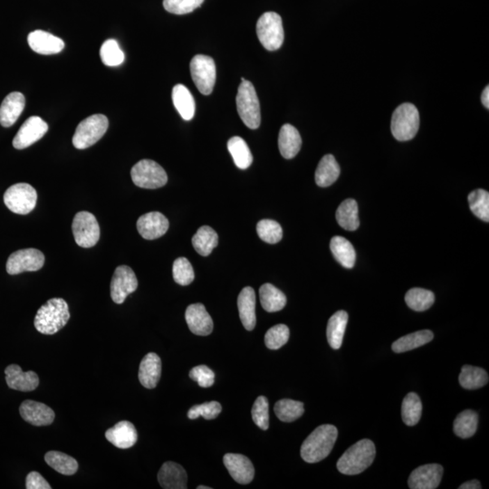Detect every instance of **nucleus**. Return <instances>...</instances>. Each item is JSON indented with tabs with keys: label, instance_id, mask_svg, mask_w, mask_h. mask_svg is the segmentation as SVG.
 I'll return each instance as SVG.
<instances>
[{
	"label": "nucleus",
	"instance_id": "obj_51",
	"mask_svg": "<svg viewBox=\"0 0 489 489\" xmlns=\"http://www.w3.org/2000/svg\"><path fill=\"white\" fill-rule=\"evenodd\" d=\"M190 377L202 388H209L215 382V374L206 365H200L192 369Z\"/></svg>",
	"mask_w": 489,
	"mask_h": 489
},
{
	"label": "nucleus",
	"instance_id": "obj_20",
	"mask_svg": "<svg viewBox=\"0 0 489 489\" xmlns=\"http://www.w3.org/2000/svg\"><path fill=\"white\" fill-rule=\"evenodd\" d=\"M185 319L191 332L207 336L213 331V321L202 304L189 305L185 312Z\"/></svg>",
	"mask_w": 489,
	"mask_h": 489
},
{
	"label": "nucleus",
	"instance_id": "obj_55",
	"mask_svg": "<svg viewBox=\"0 0 489 489\" xmlns=\"http://www.w3.org/2000/svg\"><path fill=\"white\" fill-rule=\"evenodd\" d=\"M198 489H211V488L209 487H204V486H199V487L197 488Z\"/></svg>",
	"mask_w": 489,
	"mask_h": 489
},
{
	"label": "nucleus",
	"instance_id": "obj_38",
	"mask_svg": "<svg viewBox=\"0 0 489 489\" xmlns=\"http://www.w3.org/2000/svg\"><path fill=\"white\" fill-rule=\"evenodd\" d=\"M48 466L58 471L62 475L72 476L77 473L78 463L74 458L65 453L59 451H49L45 456Z\"/></svg>",
	"mask_w": 489,
	"mask_h": 489
},
{
	"label": "nucleus",
	"instance_id": "obj_32",
	"mask_svg": "<svg viewBox=\"0 0 489 489\" xmlns=\"http://www.w3.org/2000/svg\"><path fill=\"white\" fill-rule=\"evenodd\" d=\"M434 338L433 332L430 330H422L403 336L392 344V348L394 353H401L409 352L425 344L430 343Z\"/></svg>",
	"mask_w": 489,
	"mask_h": 489
},
{
	"label": "nucleus",
	"instance_id": "obj_46",
	"mask_svg": "<svg viewBox=\"0 0 489 489\" xmlns=\"http://www.w3.org/2000/svg\"><path fill=\"white\" fill-rule=\"evenodd\" d=\"M174 281L181 286H189L195 278L194 270L190 261L185 257H179L173 263Z\"/></svg>",
	"mask_w": 489,
	"mask_h": 489
},
{
	"label": "nucleus",
	"instance_id": "obj_49",
	"mask_svg": "<svg viewBox=\"0 0 489 489\" xmlns=\"http://www.w3.org/2000/svg\"><path fill=\"white\" fill-rule=\"evenodd\" d=\"M221 410L222 407L220 403H218V401H209V403L195 405V406L191 407L188 412V417L189 419H196L200 416H202L204 419L209 421V419L217 418L220 415Z\"/></svg>",
	"mask_w": 489,
	"mask_h": 489
},
{
	"label": "nucleus",
	"instance_id": "obj_44",
	"mask_svg": "<svg viewBox=\"0 0 489 489\" xmlns=\"http://www.w3.org/2000/svg\"><path fill=\"white\" fill-rule=\"evenodd\" d=\"M100 56L102 61L107 67H118L125 61V53L119 47L115 39H108L101 47Z\"/></svg>",
	"mask_w": 489,
	"mask_h": 489
},
{
	"label": "nucleus",
	"instance_id": "obj_31",
	"mask_svg": "<svg viewBox=\"0 0 489 489\" xmlns=\"http://www.w3.org/2000/svg\"><path fill=\"white\" fill-rule=\"evenodd\" d=\"M173 101L174 106L183 119L191 121L195 115V100L187 87L177 85L173 89Z\"/></svg>",
	"mask_w": 489,
	"mask_h": 489
},
{
	"label": "nucleus",
	"instance_id": "obj_6",
	"mask_svg": "<svg viewBox=\"0 0 489 489\" xmlns=\"http://www.w3.org/2000/svg\"><path fill=\"white\" fill-rule=\"evenodd\" d=\"M109 121L106 115H94L87 117L78 125L73 137V144L78 150H85L94 145L106 134Z\"/></svg>",
	"mask_w": 489,
	"mask_h": 489
},
{
	"label": "nucleus",
	"instance_id": "obj_23",
	"mask_svg": "<svg viewBox=\"0 0 489 489\" xmlns=\"http://www.w3.org/2000/svg\"><path fill=\"white\" fill-rule=\"evenodd\" d=\"M26 106V99L19 92L8 95L0 106V125L3 127H10L19 118Z\"/></svg>",
	"mask_w": 489,
	"mask_h": 489
},
{
	"label": "nucleus",
	"instance_id": "obj_36",
	"mask_svg": "<svg viewBox=\"0 0 489 489\" xmlns=\"http://www.w3.org/2000/svg\"><path fill=\"white\" fill-rule=\"evenodd\" d=\"M227 149L232 156L234 163L239 169H248L253 163V156H252L250 147L241 137L231 138L227 142Z\"/></svg>",
	"mask_w": 489,
	"mask_h": 489
},
{
	"label": "nucleus",
	"instance_id": "obj_45",
	"mask_svg": "<svg viewBox=\"0 0 489 489\" xmlns=\"http://www.w3.org/2000/svg\"><path fill=\"white\" fill-rule=\"evenodd\" d=\"M257 235L268 244H277L283 238V230L277 221L262 220L257 223Z\"/></svg>",
	"mask_w": 489,
	"mask_h": 489
},
{
	"label": "nucleus",
	"instance_id": "obj_13",
	"mask_svg": "<svg viewBox=\"0 0 489 489\" xmlns=\"http://www.w3.org/2000/svg\"><path fill=\"white\" fill-rule=\"evenodd\" d=\"M137 287L138 280L134 270L127 266H120L111 282V298L115 304L121 305Z\"/></svg>",
	"mask_w": 489,
	"mask_h": 489
},
{
	"label": "nucleus",
	"instance_id": "obj_10",
	"mask_svg": "<svg viewBox=\"0 0 489 489\" xmlns=\"http://www.w3.org/2000/svg\"><path fill=\"white\" fill-rule=\"evenodd\" d=\"M72 230L77 244L81 248L95 247L100 239V227L92 213L78 212L74 216Z\"/></svg>",
	"mask_w": 489,
	"mask_h": 489
},
{
	"label": "nucleus",
	"instance_id": "obj_37",
	"mask_svg": "<svg viewBox=\"0 0 489 489\" xmlns=\"http://www.w3.org/2000/svg\"><path fill=\"white\" fill-rule=\"evenodd\" d=\"M488 374L484 369L471 365L463 366L458 377L460 385L466 390L482 388L488 383Z\"/></svg>",
	"mask_w": 489,
	"mask_h": 489
},
{
	"label": "nucleus",
	"instance_id": "obj_5",
	"mask_svg": "<svg viewBox=\"0 0 489 489\" xmlns=\"http://www.w3.org/2000/svg\"><path fill=\"white\" fill-rule=\"evenodd\" d=\"M419 128V113L412 104H401L392 117L391 131L396 140L407 142L413 139Z\"/></svg>",
	"mask_w": 489,
	"mask_h": 489
},
{
	"label": "nucleus",
	"instance_id": "obj_27",
	"mask_svg": "<svg viewBox=\"0 0 489 489\" xmlns=\"http://www.w3.org/2000/svg\"><path fill=\"white\" fill-rule=\"evenodd\" d=\"M302 146V139L298 129L291 125L282 126L279 131V152L284 159L295 158Z\"/></svg>",
	"mask_w": 489,
	"mask_h": 489
},
{
	"label": "nucleus",
	"instance_id": "obj_7",
	"mask_svg": "<svg viewBox=\"0 0 489 489\" xmlns=\"http://www.w3.org/2000/svg\"><path fill=\"white\" fill-rule=\"evenodd\" d=\"M257 35L266 50L279 49L283 45L284 38L281 17L275 12L263 14L257 23Z\"/></svg>",
	"mask_w": 489,
	"mask_h": 489
},
{
	"label": "nucleus",
	"instance_id": "obj_48",
	"mask_svg": "<svg viewBox=\"0 0 489 489\" xmlns=\"http://www.w3.org/2000/svg\"><path fill=\"white\" fill-rule=\"evenodd\" d=\"M268 401L264 396H259L252 407L251 415L255 424L261 430L266 431L269 427Z\"/></svg>",
	"mask_w": 489,
	"mask_h": 489
},
{
	"label": "nucleus",
	"instance_id": "obj_3",
	"mask_svg": "<svg viewBox=\"0 0 489 489\" xmlns=\"http://www.w3.org/2000/svg\"><path fill=\"white\" fill-rule=\"evenodd\" d=\"M376 456L375 445L370 440H362L350 447L337 462V469L344 475H358L373 464Z\"/></svg>",
	"mask_w": 489,
	"mask_h": 489
},
{
	"label": "nucleus",
	"instance_id": "obj_53",
	"mask_svg": "<svg viewBox=\"0 0 489 489\" xmlns=\"http://www.w3.org/2000/svg\"><path fill=\"white\" fill-rule=\"evenodd\" d=\"M481 484H480V482L479 480L476 479H473L470 480V481H467L466 483H464V484H462L460 486V489H480L481 488Z\"/></svg>",
	"mask_w": 489,
	"mask_h": 489
},
{
	"label": "nucleus",
	"instance_id": "obj_34",
	"mask_svg": "<svg viewBox=\"0 0 489 489\" xmlns=\"http://www.w3.org/2000/svg\"><path fill=\"white\" fill-rule=\"evenodd\" d=\"M336 221L344 230L355 231L358 229V205L355 200L348 199L341 203L336 211Z\"/></svg>",
	"mask_w": 489,
	"mask_h": 489
},
{
	"label": "nucleus",
	"instance_id": "obj_39",
	"mask_svg": "<svg viewBox=\"0 0 489 489\" xmlns=\"http://www.w3.org/2000/svg\"><path fill=\"white\" fill-rule=\"evenodd\" d=\"M422 412V403L419 395L415 392L406 395L401 405V417L405 424L410 427L418 424Z\"/></svg>",
	"mask_w": 489,
	"mask_h": 489
},
{
	"label": "nucleus",
	"instance_id": "obj_47",
	"mask_svg": "<svg viewBox=\"0 0 489 489\" xmlns=\"http://www.w3.org/2000/svg\"><path fill=\"white\" fill-rule=\"evenodd\" d=\"M290 331L286 325L271 327L265 335L266 346L270 350H278L289 340Z\"/></svg>",
	"mask_w": 489,
	"mask_h": 489
},
{
	"label": "nucleus",
	"instance_id": "obj_19",
	"mask_svg": "<svg viewBox=\"0 0 489 489\" xmlns=\"http://www.w3.org/2000/svg\"><path fill=\"white\" fill-rule=\"evenodd\" d=\"M30 48L40 55H56L65 48L64 41L43 30H35L28 37Z\"/></svg>",
	"mask_w": 489,
	"mask_h": 489
},
{
	"label": "nucleus",
	"instance_id": "obj_14",
	"mask_svg": "<svg viewBox=\"0 0 489 489\" xmlns=\"http://www.w3.org/2000/svg\"><path fill=\"white\" fill-rule=\"evenodd\" d=\"M48 125L43 119L38 116L29 117L19 131H17L13 140L14 148L23 150L31 146L42 139L47 133Z\"/></svg>",
	"mask_w": 489,
	"mask_h": 489
},
{
	"label": "nucleus",
	"instance_id": "obj_11",
	"mask_svg": "<svg viewBox=\"0 0 489 489\" xmlns=\"http://www.w3.org/2000/svg\"><path fill=\"white\" fill-rule=\"evenodd\" d=\"M192 80L198 90L204 95H209L216 83V65L211 56L197 55L191 62Z\"/></svg>",
	"mask_w": 489,
	"mask_h": 489
},
{
	"label": "nucleus",
	"instance_id": "obj_54",
	"mask_svg": "<svg viewBox=\"0 0 489 489\" xmlns=\"http://www.w3.org/2000/svg\"><path fill=\"white\" fill-rule=\"evenodd\" d=\"M481 102L483 106H484L487 109H489V86H488L484 89L481 95Z\"/></svg>",
	"mask_w": 489,
	"mask_h": 489
},
{
	"label": "nucleus",
	"instance_id": "obj_26",
	"mask_svg": "<svg viewBox=\"0 0 489 489\" xmlns=\"http://www.w3.org/2000/svg\"><path fill=\"white\" fill-rule=\"evenodd\" d=\"M161 360L154 353L144 356L139 369V380L147 389H154L161 379Z\"/></svg>",
	"mask_w": 489,
	"mask_h": 489
},
{
	"label": "nucleus",
	"instance_id": "obj_21",
	"mask_svg": "<svg viewBox=\"0 0 489 489\" xmlns=\"http://www.w3.org/2000/svg\"><path fill=\"white\" fill-rule=\"evenodd\" d=\"M6 382L12 390L19 392H32L39 385L38 375L35 371L24 373L20 366L11 364L5 370Z\"/></svg>",
	"mask_w": 489,
	"mask_h": 489
},
{
	"label": "nucleus",
	"instance_id": "obj_18",
	"mask_svg": "<svg viewBox=\"0 0 489 489\" xmlns=\"http://www.w3.org/2000/svg\"><path fill=\"white\" fill-rule=\"evenodd\" d=\"M21 417L30 424L47 426L55 421L56 414L47 405L34 401H25L19 408Z\"/></svg>",
	"mask_w": 489,
	"mask_h": 489
},
{
	"label": "nucleus",
	"instance_id": "obj_4",
	"mask_svg": "<svg viewBox=\"0 0 489 489\" xmlns=\"http://www.w3.org/2000/svg\"><path fill=\"white\" fill-rule=\"evenodd\" d=\"M237 110L245 125L257 129L261 124L260 104L256 89L250 81H243L239 87L236 98Z\"/></svg>",
	"mask_w": 489,
	"mask_h": 489
},
{
	"label": "nucleus",
	"instance_id": "obj_9",
	"mask_svg": "<svg viewBox=\"0 0 489 489\" xmlns=\"http://www.w3.org/2000/svg\"><path fill=\"white\" fill-rule=\"evenodd\" d=\"M37 202V191L28 183H17L11 186L4 194L5 205L16 214H29L35 209Z\"/></svg>",
	"mask_w": 489,
	"mask_h": 489
},
{
	"label": "nucleus",
	"instance_id": "obj_42",
	"mask_svg": "<svg viewBox=\"0 0 489 489\" xmlns=\"http://www.w3.org/2000/svg\"><path fill=\"white\" fill-rule=\"evenodd\" d=\"M305 412L304 403L301 401L288 400L278 401L275 405V413L283 422H293Z\"/></svg>",
	"mask_w": 489,
	"mask_h": 489
},
{
	"label": "nucleus",
	"instance_id": "obj_35",
	"mask_svg": "<svg viewBox=\"0 0 489 489\" xmlns=\"http://www.w3.org/2000/svg\"><path fill=\"white\" fill-rule=\"evenodd\" d=\"M218 243V234L212 227L203 226L200 227L192 238V246L195 250L202 257L209 256Z\"/></svg>",
	"mask_w": 489,
	"mask_h": 489
},
{
	"label": "nucleus",
	"instance_id": "obj_25",
	"mask_svg": "<svg viewBox=\"0 0 489 489\" xmlns=\"http://www.w3.org/2000/svg\"><path fill=\"white\" fill-rule=\"evenodd\" d=\"M238 307L243 326L248 331H252L257 323L256 294L253 288H243L239 296Z\"/></svg>",
	"mask_w": 489,
	"mask_h": 489
},
{
	"label": "nucleus",
	"instance_id": "obj_29",
	"mask_svg": "<svg viewBox=\"0 0 489 489\" xmlns=\"http://www.w3.org/2000/svg\"><path fill=\"white\" fill-rule=\"evenodd\" d=\"M340 173V166L334 156L325 155L318 164L316 172V184L322 188L329 187L337 181Z\"/></svg>",
	"mask_w": 489,
	"mask_h": 489
},
{
	"label": "nucleus",
	"instance_id": "obj_1",
	"mask_svg": "<svg viewBox=\"0 0 489 489\" xmlns=\"http://www.w3.org/2000/svg\"><path fill=\"white\" fill-rule=\"evenodd\" d=\"M338 431L334 425H322L316 428L302 444L301 457L307 463L325 460L334 448Z\"/></svg>",
	"mask_w": 489,
	"mask_h": 489
},
{
	"label": "nucleus",
	"instance_id": "obj_22",
	"mask_svg": "<svg viewBox=\"0 0 489 489\" xmlns=\"http://www.w3.org/2000/svg\"><path fill=\"white\" fill-rule=\"evenodd\" d=\"M108 442L121 449H130L137 442L138 434L133 423L120 422L106 432Z\"/></svg>",
	"mask_w": 489,
	"mask_h": 489
},
{
	"label": "nucleus",
	"instance_id": "obj_17",
	"mask_svg": "<svg viewBox=\"0 0 489 489\" xmlns=\"http://www.w3.org/2000/svg\"><path fill=\"white\" fill-rule=\"evenodd\" d=\"M169 227L168 218L157 211L141 216L137 221V230L140 235L148 240L161 238L167 232Z\"/></svg>",
	"mask_w": 489,
	"mask_h": 489
},
{
	"label": "nucleus",
	"instance_id": "obj_8",
	"mask_svg": "<svg viewBox=\"0 0 489 489\" xmlns=\"http://www.w3.org/2000/svg\"><path fill=\"white\" fill-rule=\"evenodd\" d=\"M131 176L135 185L149 190L163 187L168 182L163 168L152 160H142L135 164Z\"/></svg>",
	"mask_w": 489,
	"mask_h": 489
},
{
	"label": "nucleus",
	"instance_id": "obj_28",
	"mask_svg": "<svg viewBox=\"0 0 489 489\" xmlns=\"http://www.w3.org/2000/svg\"><path fill=\"white\" fill-rule=\"evenodd\" d=\"M348 323V314L346 311H338L332 314L327 325L326 335L330 346L332 349H340L343 344L344 332Z\"/></svg>",
	"mask_w": 489,
	"mask_h": 489
},
{
	"label": "nucleus",
	"instance_id": "obj_30",
	"mask_svg": "<svg viewBox=\"0 0 489 489\" xmlns=\"http://www.w3.org/2000/svg\"><path fill=\"white\" fill-rule=\"evenodd\" d=\"M332 254L335 259L340 263L344 268H353L356 261V253L352 243L343 237L336 236L331 239L330 243Z\"/></svg>",
	"mask_w": 489,
	"mask_h": 489
},
{
	"label": "nucleus",
	"instance_id": "obj_16",
	"mask_svg": "<svg viewBox=\"0 0 489 489\" xmlns=\"http://www.w3.org/2000/svg\"><path fill=\"white\" fill-rule=\"evenodd\" d=\"M225 467L229 471L230 475L239 484L247 485L253 480L255 469L250 458L240 454L229 453L224 456Z\"/></svg>",
	"mask_w": 489,
	"mask_h": 489
},
{
	"label": "nucleus",
	"instance_id": "obj_43",
	"mask_svg": "<svg viewBox=\"0 0 489 489\" xmlns=\"http://www.w3.org/2000/svg\"><path fill=\"white\" fill-rule=\"evenodd\" d=\"M470 211L480 220L489 221V193L488 191L479 189L469 195Z\"/></svg>",
	"mask_w": 489,
	"mask_h": 489
},
{
	"label": "nucleus",
	"instance_id": "obj_2",
	"mask_svg": "<svg viewBox=\"0 0 489 489\" xmlns=\"http://www.w3.org/2000/svg\"><path fill=\"white\" fill-rule=\"evenodd\" d=\"M69 319L67 303L62 298H52L39 308L34 325L40 334L51 335L64 328Z\"/></svg>",
	"mask_w": 489,
	"mask_h": 489
},
{
	"label": "nucleus",
	"instance_id": "obj_52",
	"mask_svg": "<svg viewBox=\"0 0 489 489\" xmlns=\"http://www.w3.org/2000/svg\"><path fill=\"white\" fill-rule=\"evenodd\" d=\"M26 488L28 489H50L51 486L40 474L32 471L26 476Z\"/></svg>",
	"mask_w": 489,
	"mask_h": 489
},
{
	"label": "nucleus",
	"instance_id": "obj_41",
	"mask_svg": "<svg viewBox=\"0 0 489 489\" xmlns=\"http://www.w3.org/2000/svg\"><path fill=\"white\" fill-rule=\"evenodd\" d=\"M405 302L412 310L423 312L430 309L434 304L435 295L430 290L412 288L405 295Z\"/></svg>",
	"mask_w": 489,
	"mask_h": 489
},
{
	"label": "nucleus",
	"instance_id": "obj_33",
	"mask_svg": "<svg viewBox=\"0 0 489 489\" xmlns=\"http://www.w3.org/2000/svg\"><path fill=\"white\" fill-rule=\"evenodd\" d=\"M261 305L268 313L281 311L287 305V296L271 284H265L259 289Z\"/></svg>",
	"mask_w": 489,
	"mask_h": 489
},
{
	"label": "nucleus",
	"instance_id": "obj_50",
	"mask_svg": "<svg viewBox=\"0 0 489 489\" xmlns=\"http://www.w3.org/2000/svg\"><path fill=\"white\" fill-rule=\"evenodd\" d=\"M204 0H163V7L170 13L185 15L197 10Z\"/></svg>",
	"mask_w": 489,
	"mask_h": 489
},
{
	"label": "nucleus",
	"instance_id": "obj_24",
	"mask_svg": "<svg viewBox=\"0 0 489 489\" xmlns=\"http://www.w3.org/2000/svg\"><path fill=\"white\" fill-rule=\"evenodd\" d=\"M187 479L185 470L175 462H166L158 473V481L165 489H186Z\"/></svg>",
	"mask_w": 489,
	"mask_h": 489
},
{
	"label": "nucleus",
	"instance_id": "obj_15",
	"mask_svg": "<svg viewBox=\"0 0 489 489\" xmlns=\"http://www.w3.org/2000/svg\"><path fill=\"white\" fill-rule=\"evenodd\" d=\"M442 476L443 467L440 465H423L412 471L408 485L412 489H435L439 487Z\"/></svg>",
	"mask_w": 489,
	"mask_h": 489
},
{
	"label": "nucleus",
	"instance_id": "obj_12",
	"mask_svg": "<svg viewBox=\"0 0 489 489\" xmlns=\"http://www.w3.org/2000/svg\"><path fill=\"white\" fill-rule=\"evenodd\" d=\"M45 256L35 248H26L14 252L8 257L7 272L10 275H19L23 272L38 271L43 268Z\"/></svg>",
	"mask_w": 489,
	"mask_h": 489
},
{
	"label": "nucleus",
	"instance_id": "obj_40",
	"mask_svg": "<svg viewBox=\"0 0 489 489\" xmlns=\"http://www.w3.org/2000/svg\"><path fill=\"white\" fill-rule=\"evenodd\" d=\"M479 416L474 410H467L458 414L454 422V432L461 439H469L478 428Z\"/></svg>",
	"mask_w": 489,
	"mask_h": 489
}]
</instances>
